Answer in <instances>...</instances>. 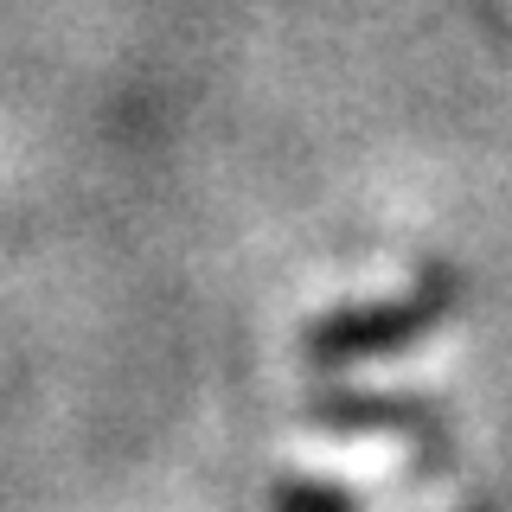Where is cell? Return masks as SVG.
Returning <instances> with one entry per match:
<instances>
[{
    "label": "cell",
    "instance_id": "cell-1",
    "mask_svg": "<svg viewBox=\"0 0 512 512\" xmlns=\"http://www.w3.org/2000/svg\"><path fill=\"white\" fill-rule=\"evenodd\" d=\"M461 295H468L461 269L436 256V263H423L397 295L333 301L327 314H314L308 327H301V365H314V372H352V365L410 352L436 327H448V314L461 308Z\"/></svg>",
    "mask_w": 512,
    "mask_h": 512
},
{
    "label": "cell",
    "instance_id": "cell-2",
    "mask_svg": "<svg viewBox=\"0 0 512 512\" xmlns=\"http://www.w3.org/2000/svg\"><path fill=\"white\" fill-rule=\"evenodd\" d=\"M301 423L327 429V436H397L416 448V480H436L455 461V429L429 397L410 391H340V384H320L301 404Z\"/></svg>",
    "mask_w": 512,
    "mask_h": 512
},
{
    "label": "cell",
    "instance_id": "cell-3",
    "mask_svg": "<svg viewBox=\"0 0 512 512\" xmlns=\"http://www.w3.org/2000/svg\"><path fill=\"white\" fill-rule=\"evenodd\" d=\"M269 512H365L346 487L314 474H276L269 480Z\"/></svg>",
    "mask_w": 512,
    "mask_h": 512
},
{
    "label": "cell",
    "instance_id": "cell-4",
    "mask_svg": "<svg viewBox=\"0 0 512 512\" xmlns=\"http://www.w3.org/2000/svg\"><path fill=\"white\" fill-rule=\"evenodd\" d=\"M461 512H500V506H493V500H480V493H474V500L461 506Z\"/></svg>",
    "mask_w": 512,
    "mask_h": 512
}]
</instances>
